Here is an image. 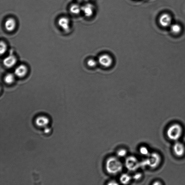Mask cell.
I'll return each instance as SVG.
<instances>
[{
	"mask_svg": "<svg viewBox=\"0 0 185 185\" xmlns=\"http://www.w3.org/2000/svg\"><path fill=\"white\" fill-rule=\"evenodd\" d=\"M49 115L41 114L35 115L32 120L34 130L41 135L46 137L50 135L52 131V123Z\"/></svg>",
	"mask_w": 185,
	"mask_h": 185,
	"instance_id": "obj_1",
	"label": "cell"
},
{
	"mask_svg": "<svg viewBox=\"0 0 185 185\" xmlns=\"http://www.w3.org/2000/svg\"><path fill=\"white\" fill-rule=\"evenodd\" d=\"M183 132L182 127L178 123L172 124L167 131V137L171 140L176 141L181 138Z\"/></svg>",
	"mask_w": 185,
	"mask_h": 185,
	"instance_id": "obj_2",
	"label": "cell"
},
{
	"mask_svg": "<svg viewBox=\"0 0 185 185\" xmlns=\"http://www.w3.org/2000/svg\"><path fill=\"white\" fill-rule=\"evenodd\" d=\"M97 61L99 65L105 68H111L114 63L113 58L111 55L107 53H104L100 55Z\"/></svg>",
	"mask_w": 185,
	"mask_h": 185,
	"instance_id": "obj_3",
	"label": "cell"
},
{
	"mask_svg": "<svg viewBox=\"0 0 185 185\" xmlns=\"http://www.w3.org/2000/svg\"><path fill=\"white\" fill-rule=\"evenodd\" d=\"M121 163L117 159L112 158L110 159L107 163V170L110 173H117L120 171L122 169Z\"/></svg>",
	"mask_w": 185,
	"mask_h": 185,
	"instance_id": "obj_4",
	"label": "cell"
},
{
	"mask_svg": "<svg viewBox=\"0 0 185 185\" xmlns=\"http://www.w3.org/2000/svg\"><path fill=\"white\" fill-rule=\"evenodd\" d=\"M173 149L175 155L178 157H182L185 154V145L178 141H175Z\"/></svg>",
	"mask_w": 185,
	"mask_h": 185,
	"instance_id": "obj_5",
	"label": "cell"
},
{
	"mask_svg": "<svg viewBox=\"0 0 185 185\" xmlns=\"http://www.w3.org/2000/svg\"><path fill=\"white\" fill-rule=\"evenodd\" d=\"M148 164L151 167L155 168L158 167L161 161V156L159 154L154 153L151 155L150 158L148 159Z\"/></svg>",
	"mask_w": 185,
	"mask_h": 185,
	"instance_id": "obj_6",
	"label": "cell"
},
{
	"mask_svg": "<svg viewBox=\"0 0 185 185\" xmlns=\"http://www.w3.org/2000/svg\"><path fill=\"white\" fill-rule=\"evenodd\" d=\"M172 20L171 16L170 14L164 13L159 17V22L162 26L166 28L171 26Z\"/></svg>",
	"mask_w": 185,
	"mask_h": 185,
	"instance_id": "obj_7",
	"label": "cell"
},
{
	"mask_svg": "<svg viewBox=\"0 0 185 185\" xmlns=\"http://www.w3.org/2000/svg\"><path fill=\"white\" fill-rule=\"evenodd\" d=\"M95 8L93 4L87 3L82 6V12L87 18H90L94 14Z\"/></svg>",
	"mask_w": 185,
	"mask_h": 185,
	"instance_id": "obj_8",
	"label": "cell"
},
{
	"mask_svg": "<svg viewBox=\"0 0 185 185\" xmlns=\"http://www.w3.org/2000/svg\"><path fill=\"white\" fill-rule=\"evenodd\" d=\"M58 24L62 30L68 32L70 29V21L69 18L66 17H62L58 21Z\"/></svg>",
	"mask_w": 185,
	"mask_h": 185,
	"instance_id": "obj_9",
	"label": "cell"
},
{
	"mask_svg": "<svg viewBox=\"0 0 185 185\" xmlns=\"http://www.w3.org/2000/svg\"><path fill=\"white\" fill-rule=\"evenodd\" d=\"M28 72V68L24 64H21L15 68L14 74L18 77L22 78L26 76Z\"/></svg>",
	"mask_w": 185,
	"mask_h": 185,
	"instance_id": "obj_10",
	"label": "cell"
},
{
	"mask_svg": "<svg viewBox=\"0 0 185 185\" xmlns=\"http://www.w3.org/2000/svg\"><path fill=\"white\" fill-rule=\"evenodd\" d=\"M17 62L16 57L13 55H10L3 59V64L6 67L11 68L15 65Z\"/></svg>",
	"mask_w": 185,
	"mask_h": 185,
	"instance_id": "obj_11",
	"label": "cell"
},
{
	"mask_svg": "<svg viewBox=\"0 0 185 185\" xmlns=\"http://www.w3.org/2000/svg\"><path fill=\"white\" fill-rule=\"evenodd\" d=\"M5 28L8 32H11L15 30L16 26V22L14 18H8L5 24Z\"/></svg>",
	"mask_w": 185,
	"mask_h": 185,
	"instance_id": "obj_12",
	"label": "cell"
},
{
	"mask_svg": "<svg viewBox=\"0 0 185 185\" xmlns=\"http://www.w3.org/2000/svg\"><path fill=\"white\" fill-rule=\"evenodd\" d=\"M70 10L72 14L77 15L82 12V6L79 4H74L70 6Z\"/></svg>",
	"mask_w": 185,
	"mask_h": 185,
	"instance_id": "obj_13",
	"label": "cell"
},
{
	"mask_svg": "<svg viewBox=\"0 0 185 185\" xmlns=\"http://www.w3.org/2000/svg\"><path fill=\"white\" fill-rule=\"evenodd\" d=\"M15 74L12 73L6 74L4 77V81L6 84H12L15 80Z\"/></svg>",
	"mask_w": 185,
	"mask_h": 185,
	"instance_id": "obj_14",
	"label": "cell"
},
{
	"mask_svg": "<svg viewBox=\"0 0 185 185\" xmlns=\"http://www.w3.org/2000/svg\"><path fill=\"white\" fill-rule=\"evenodd\" d=\"M171 31L174 34H178L181 32L182 30V27L180 25L178 24H174L171 25Z\"/></svg>",
	"mask_w": 185,
	"mask_h": 185,
	"instance_id": "obj_15",
	"label": "cell"
},
{
	"mask_svg": "<svg viewBox=\"0 0 185 185\" xmlns=\"http://www.w3.org/2000/svg\"><path fill=\"white\" fill-rule=\"evenodd\" d=\"M87 65L91 68H94L99 65L97 59H95L93 58H90L87 62Z\"/></svg>",
	"mask_w": 185,
	"mask_h": 185,
	"instance_id": "obj_16",
	"label": "cell"
},
{
	"mask_svg": "<svg viewBox=\"0 0 185 185\" xmlns=\"http://www.w3.org/2000/svg\"><path fill=\"white\" fill-rule=\"evenodd\" d=\"M7 45L4 41H1V55L4 54L7 51Z\"/></svg>",
	"mask_w": 185,
	"mask_h": 185,
	"instance_id": "obj_17",
	"label": "cell"
},
{
	"mask_svg": "<svg viewBox=\"0 0 185 185\" xmlns=\"http://www.w3.org/2000/svg\"><path fill=\"white\" fill-rule=\"evenodd\" d=\"M130 180V176H129L127 175H123L121 177V182L124 183H128Z\"/></svg>",
	"mask_w": 185,
	"mask_h": 185,
	"instance_id": "obj_18",
	"label": "cell"
},
{
	"mask_svg": "<svg viewBox=\"0 0 185 185\" xmlns=\"http://www.w3.org/2000/svg\"><path fill=\"white\" fill-rule=\"evenodd\" d=\"M140 151L141 154L144 155H147L149 153L148 149L145 147H141Z\"/></svg>",
	"mask_w": 185,
	"mask_h": 185,
	"instance_id": "obj_19",
	"label": "cell"
},
{
	"mask_svg": "<svg viewBox=\"0 0 185 185\" xmlns=\"http://www.w3.org/2000/svg\"><path fill=\"white\" fill-rule=\"evenodd\" d=\"M117 154L120 157H123L126 154V151L124 149L120 150L118 151Z\"/></svg>",
	"mask_w": 185,
	"mask_h": 185,
	"instance_id": "obj_20",
	"label": "cell"
},
{
	"mask_svg": "<svg viewBox=\"0 0 185 185\" xmlns=\"http://www.w3.org/2000/svg\"><path fill=\"white\" fill-rule=\"evenodd\" d=\"M139 173H138V174H137L136 175H135L134 176V178H135V179H140V178L141 177V174H139Z\"/></svg>",
	"mask_w": 185,
	"mask_h": 185,
	"instance_id": "obj_21",
	"label": "cell"
},
{
	"mask_svg": "<svg viewBox=\"0 0 185 185\" xmlns=\"http://www.w3.org/2000/svg\"><path fill=\"white\" fill-rule=\"evenodd\" d=\"M79 2H88L89 0H77Z\"/></svg>",
	"mask_w": 185,
	"mask_h": 185,
	"instance_id": "obj_22",
	"label": "cell"
}]
</instances>
